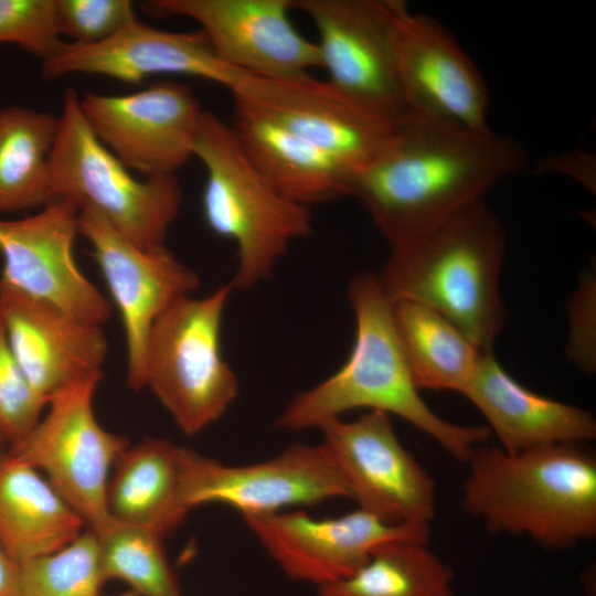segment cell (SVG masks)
I'll list each match as a JSON object with an SVG mask.
<instances>
[{"mask_svg":"<svg viewBox=\"0 0 596 596\" xmlns=\"http://www.w3.org/2000/svg\"><path fill=\"white\" fill-rule=\"evenodd\" d=\"M513 139L415 113L396 120L375 157L355 177L351 196L392 249L409 245L497 181L523 168Z\"/></svg>","mask_w":596,"mask_h":596,"instance_id":"1","label":"cell"},{"mask_svg":"<svg viewBox=\"0 0 596 596\" xmlns=\"http://www.w3.org/2000/svg\"><path fill=\"white\" fill-rule=\"evenodd\" d=\"M348 297L355 338L344 364L317 385L297 394L275 424L286 430L319 428L355 408L394 414L426 433L454 458L468 461L490 436L488 426H465L435 414L419 395L406 364L393 320V305L377 275L361 270L350 280Z\"/></svg>","mask_w":596,"mask_h":596,"instance_id":"2","label":"cell"},{"mask_svg":"<svg viewBox=\"0 0 596 596\" xmlns=\"http://www.w3.org/2000/svg\"><path fill=\"white\" fill-rule=\"evenodd\" d=\"M462 507L496 533L567 549L596 534V460L579 444L508 453L478 446Z\"/></svg>","mask_w":596,"mask_h":596,"instance_id":"3","label":"cell"},{"mask_svg":"<svg viewBox=\"0 0 596 596\" xmlns=\"http://www.w3.org/2000/svg\"><path fill=\"white\" fill-rule=\"evenodd\" d=\"M505 235L477 200L418 241L392 249L376 274L393 304L426 306L454 323L482 351H492L505 320L499 278Z\"/></svg>","mask_w":596,"mask_h":596,"instance_id":"4","label":"cell"},{"mask_svg":"<svg viewBox=\"0 0 596 596\" xmlns=\"http://www.w3.org/2000/svg\"><path fill=\"white\" fill-rule=\"evenodd\" d=\"M193 156L205 169L202 212L207 226L234 242L237 266L233 289H252L269 279L289 245L312 233L309 206L285 198L258 173L232 126L204 110Z\"/></svg>","mask_w":596,"mask_h":596,"instance_id":"5","label":"cell"},{"mask_svg":"<svg viewBox=\"0 0 596 596\" xmlns=\"http://www.w3.org/2000/svg\"><path fill=\"white\" fill-rule=\"evenodd\" d=\"M58 118L51 156L54 199H67L79 211L96 213L142 249L163 247L183 203L177 178H134L92 131L72 88L64 92Z\"/></svg>","mask_w":596,"mask_h":596,"instance_id":"6","label":"cell"},{"mask_svg":"<svg viewBox=\"0 0 596 596\" xmlns=\"http://www.w3.org/2000/svg\"><path fill=\"white\" fill-rule=\"evenodd\" d=\"M233 288L174 300L155 321L146 347L143 387H149L180 430L195 435L236 400L238 380L221 347L224 310Z\"/></svg>","mask_w":596,"mask_h":596,"instance_id":"7","label":"cell"},{"mask_svg":"<svg viewBox=\"0 0 596 596\" xmlns=\"http://www.w3.org/2000/svg\"><path fill=\"white\" fill-rule=\"evenodd\" d=\"M103 372L83 377L49 401V412L8 451L46 475L57 493L99 532L113 518L106 504L110 467L128 447L125 437L103 428L93 400Z\"/></svg>","mask_w":596,"mask_h":596,"instance_id":"8","label":"cell"},{"mask_svg":"<svg viewBox=\"0 0 596 596\" xmlns=\"http://www.w3.org/2000/svg\"><path fill=\"white\" fill-rule=\"evenodd\" d=\"M398 0H291L310 18L321 67L344 95L396 121L408 114L401 89L395 32Z\"/></svg>","mask_w":596,"mask_h":596,"instance_id":"9","label":"cell"},{"mask_svg":"<svg viewBox=\"0 0 596 596\" xmlns=\"http://www.w3.org/2000/svg\"><path fill=\"white\" fill-rule=\"evenodd\" d=\"M228 91L234 104L315 143L355 177L381 150L395 124L309 74L268 77L238 72Z\"/></svg>","mask_w":596,"mask_h":596,"instance_id":"10","label":"cell"},{"mask_svg":"<svg viewBox=\"0 0 596 596\" xmlns=\"http://www.w3.org/2000/svg\"><path fill=\"white\" fill-rule=\"evenodd\" d=\"M319 429L320 444L360 509L390 524L429 525L434 479L402 445L391 415L370 411L351 422L330 419Z\"/></svg>","mask_w":596,"mask_h":596,"instance_id":"11","label":"cell"},{"mask_svg":"<svg viewBox=\"0 0 596 596\" xmlns=\"http://www.w3.org/2000/svg\"><path fill=\"white\" fill-rule=\"evenodd\" d=\"M182 493L189 509L222 503L242 517L350 498L343 478L319 445L294 444L268 460L228 466L182 447Z\"/></svg>","mask_w":596,"mask_h":596,"instance_id":"12","label":"cell"},{"mask_svg":"<svg viewBox=\"0 0 596 596\" xmlns=\"http://www.w3.org/2000/svg\"><path fill=\"white\" fill-rule=\"evenodd\" d=\"M79 105L97 139L147 177L174 175L187 163L204 111L189 86L172 81L127 95L88 93Z\"/></svg>","mask_w":596,"mask_h":596,"instance_id":"13","label":"cell"},{"mask_svg":"<svg viewBox=\"0 0 596 596\" xmlns=\"http://www.w3.org/2000/svg\"><path fill=\"white\" fill-rule=\"evenodd\" d=\"M78 212L72 201L57 198L31 216L0 217V284L102 327L111 306L73 256Z\"/></svg>","mask_w":596,"mask_h":596,"instance_id":"14","label":"cell"},{"mask_svg":"<svg viewBox=\"0 0 596 596\" xmlns=\"http://www.w3.org/2000/svg\"><path fill=\"white\" fill-rule=\"evenodd\" d=\"M77 224L78 233L92 246V255L120 315L127 384L140 391L147 341L155 321L174 300L196 290L200 278L166 246L142 249L92 211H79Z\"/></svg>","mask_w":596,"mask_h":596,"instance_id":"15","label":"cell"},{"mask_svg":"<svg viewBox=\"0 0 596 596\" xmlns=\"http://www.w3.org/2000/svg\"><path fill=\"white\" fill-rule=\"evenodd\" d=\"M143 6L156 17L194 20L219 60L237 71L298 77L321 67L316 42L289 19L291 0H155Z\"/></svg>","mask_w":596,"mask_h":596,"instance_id":"16","label":"cell"},{"mask_svg":"<svg viewBox=\"0 0 596 596\" xmlns=\"http://www.w3.org/2000/svg\"><path fill=\"white\" fill-rule=\"evenodd\" d=\"M243 520L285 575L317 587L351 575L383 543L429 538V525L390 524L360 508L338 518L280 511Z\"/></svg>","mask_w":596,"mask_h":596,"instance_id":"17","label":"cell"},{"mask_svg":"<svg viewBox=\"0 0 596 596\" xmlns=\"http://www.w3.org/2000/svg\"><path fill=\"white\" fill-rule=\"evenodd\" d=\"M398 81L408 113L489 131V92L480 72L451 34L404 3L395 32Z\"/></svg>","mask_w":596,"mask_h":596,"instance_id":"18","label":"cell"},{"mask_svg":"<svg viewBox=\"0 0 596 596\" xmlns=\"http://www.w3.org/2000/svg\"><path fill=\"white\" fill-rule=\"evenodd\" d=\"M237 72L219 60L200 30L171 32L138 19L97 44L63 41L53 54L41 61V75L47 81L89 74L138 84L152 75L180 74L211 81L228 89Z\"/></svg>","mask_w":596,"mask_h":596,"instance_id":"19","label":"cell"},{"mask_svg":"<svg viewBox=\"0 0 596 596\" xmlns=\"http://www.w3.org/2000/svg\"><path fill=\"white\" fill-rule=\"evenodd\" d=\"M0 324L32 387L47 401L103 372L108 344L102 327L0 284Z\"/></svg>","mask_w":596,"mask_h":596,"instance_id":"20","label":"cell"},{"mask_svg":"<svg viewBox=\"0 0 596 596\" xmlns=\"http://www.w3.org/2000/svg\"><path fill=\"white\" fill-rule=\"evenodd\" d=\"M464 395L485 416L508 453L581 444L596 436L590 412L525 389L504 371L492 351L481 353Z\"/></svg>","mask_w":596,"mask_h":596,"instance_id":"21","label":"cell"},{"mask_svg":"<svg viewBox=\"0 0 596 596\" xmlns=\"http://www.w3.org/2000/svg\"><path fill=\"white\" fill-rule=\"evenodd\" d=\"M234 113L243 151L278 193L305 206L351 196L355 174L332 155L240 105Z\"/></svg>","mask_w":596,"mask_h":596,"instance_id":"22","label":"cell"},{"mask_svg":"<svg viewBox=\"0 0 596 596\" xmlns=\"http://www.w3.org/2000/svg\"><path fill=\"white\" fill-rule=\"evenodd\" d=\"M84 524L39 470L0 449V542L15 562L61 550Z\"/></svg>","mask_w":596,"mask_h":596,"instance_id":"23","label":"cell"},{"mask_svg":"<svg viewBox=\"0 0 596 596\" xmlns=\"http://www.w3.org/2000/svg\"><path fill=\"white\" fill-rule=\"evenodd\" d=\"M182 447L146 438L127 447L114 465L106 504L109 515L164 538L185 519L181 478Z\"/></svg>","mask_w":596,"mask_h":596,"instance_id":"24","label":"cell"},{"mask_svg":"<svg viewBox=\"0 0 596 596\" xmlns=\"http://www.w3.org/2000/svg\"><path fill=\"white\" fill-rule=\"evenodd\" d=\"M55 115L23 106L0 107V214L43 207L54 200L51 156Z\"/></svg>","mask_w":596,"mask_h":596,"instance_id":"25","label":"cell"},{"mask_svg":"<svg viewBox=\"0 0 596 596\" xmlns=\"http://www.w3.org/2000/svg\"><path fill=\"white\" fill-rule=\"evenodd\" d=\"M393 320L416 387L464 395L485 351L448 319L421 304H393Z\"/></svg>","mask_w":596,"mask_h":596,"instance_id":"26","label":"cell"},{"mask_svg":"<svg viewBox=\"0 0 596 596\" xmlns=\"http://www.w3.org/2000/svg\"><path fill=\"white\" fill-rule=\"evenodd\" d=\"M427 542L379 545L351 575L318 587L319 596H454L451 567Z\"/></svg>","mask_w":596,"mask_h":596,"instance_id":"27","label":"cell"},{"mask_svg":"<svg viewBox=\"0 0 596 596\" xmlns=\"http://www.w3.org/2000/svg\"><path fill=\"white\" fill-rule=\"evenodd\" d=\"M95 535L105 582L119 578L139 596H181L162 536L114 519Z\"/></svg>","mask_w":596,"mask_h":596,"instance_id":"28","label":"cell"},{"mask_svg":"<svg viewBox=\"0 0 596 596\" xmlns=\"http://www.w3.org/2000/svg\"><path fill=\"white\" fill-rule=\"evenodd\" d=\"M105 583L91 530L51 554L20 564L19 596H102Z\"/></svg>","mask_w":596,"mask_h":596,"instance_id":"29","label":"cell"},{"mask_svg":"<svg viewBox=\"0 0 596 596\" xmlns=\"http://www.w3.org/2000/svg\"><path fill=\"white\" fill-rule=\"evenodd\" d=\"M0 43H14L41 61L63 43L55 0H0Z\"/></svg>","mask_w":596,"mask_h":596,"instance_id":"30","label":"cell"},{"mask_svg":"<svg viewBox=\"0 0 596 596\" xmlns=\"http://www.w3.org/2000/svg\"><path fill=\"white\" fill-rule=\"evenodd\" d=\"M46 404L22 372L0 324V429L9 446L36 425Z\"/></svg>","mask_w":596,"mask_h":596,"instance_id":"31","label":"cell"},{"mask_svg":"<svg viewBox=\"0 0 596 596\" xmlns=\"http://www.w3.org/2000/svg\"><path fill=\"white\" fill-rule=\"evenodd\" d=\"M60 33L71 43L93 45L137 20L130 0H55Z\"/></svg>","mask_w":596,"mask_h":596,"instance_id":"32","label":"cell"},{"mask_svg":"<svg viewBox=\"0 0 596 596\" xmlns=\"http://www.w3.org/2000/svg\"><path fill=\"white\" fill-rule=\"evenodd\" d=\"M571 331L568 358L583 371L595 369V276L587 272L572 297L568 310Z\"/></svg>","mask_w":596,"mask_h":596,"instance_id":"33","label":"cell"},{"mask_svg":"<svg viewBox=\"0 0 596 596\" xmlns=\"http://www.w3.org/2000/svg\"><path fill=\"white\" fill-rule=\"evenodd\" d=\"M20 564L0 542V596H19Z\"/></svg>","mask_w":596,"mask_h":596,"instance_id":"34","label":"cell"},{"mask_svg":"<svg viewBox=\"0 0 596 596\" xmlns=\"http://www.w3.org/2000/svg\"><path fill=\"white\" fill-rule=\"evenodd\" d=\"M6 444H8V441H7L2 430L0 429V449H2Z\"/></svg>","mask_w":596,"mask_h":596,"instance_id":"35","label":"cell"},{"mask_svg":"<svg viewBox=\"0 0 596 596\" xmlns=\"http://www.w3.org/2000/svg\"><path fill=\"white\" fill-rule=\"evenodd\" d=\"M587 582L589 583V584H588L589 590L586 593L585 596H595V590H594L593 594H592V589H590V587H592V579H590V577H589V579H588Z\"/></svg>","mask_w":596,"mask_h":596,"instance_id":"36","label":"cell"},{"mask_svg":"<svg viewBox=\"0 0 596 596\" xmlns=\"http://www.w3.org/2000/svg\"><path fill=\"white\" fill-rule=\"evenodd\" d=\"M117 596H139V595H137L136 593H126V594L117 595Z\"/></svg>","mask_w":596,"mask_h":596,"instance_id":"37","label":"cell"}]
</instances>
